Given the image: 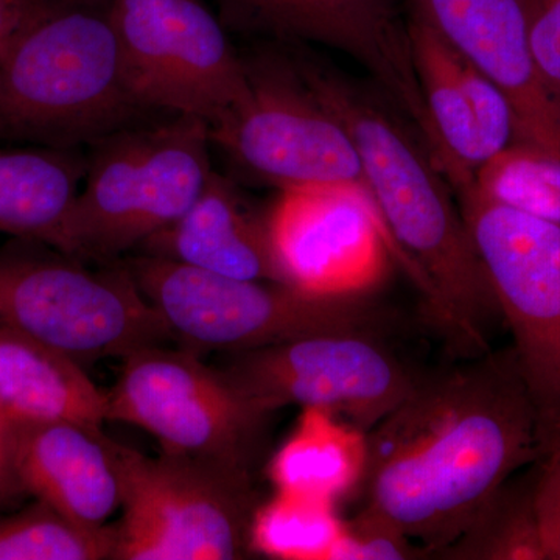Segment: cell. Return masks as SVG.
<instances>
[{
	"label": "cell",
	"mask_w": 560,
	"mask_h": 560,
	"mask_svg": "<svg viewBox=\"0 0 560 560\" xmlns=\"http://www.w3.org/2000/svg\"><path fill=\"white\" fill-rule=\"evenodd\" d=\"M342 522L337 503L278 492L254 511L249 547L282 560H330Z\"/></svg>",
	"instance_id": "obj_24"
},
{
	"label": "cell",
	"mask_w": 560,
	"mask_h": 560,
	"mask_svg": "<svg viewBox=\"0 0 560 560\" xmlns=\"http://www.w3.org/2000/svg\"><path fill=\"white\" fill-rule=\"evenodd\" d=\"M81 261L21 238L0 248V331L80 364L127 359L172 338L127 265L94 271Z\"/></svg>",
	"instance_id": "obj_6"
},
{
	"label": "cell",
	"mask_w": 560,
	"mask_h": 560,
	"mask_svg": "<svg viewBox=\"0 0 560 560\" xmlns=\"http://www.w3.org/2000/svg\"><path fill=\"white\" fill-rule=\"evenodd\" d=\"M237 27L282 43H316L364 66L420 138L436 150L397 0H219Z\"/></svg>",
	"instance_id": "obj_14"
},
{
	"label": "cell",
	"mask_w": 560,
	"mask_h": 560,
	"mask_svg": "<svg viewBox=\"0 0 560 560\" xmlns=\"http://www.w3.org/2000/svg\"><path fill=\"white\" fill-rule=\"evenodd\" d=\"M132 91L151 113L209 127L248 95L243 57L202 0H109Z\"/></svg>",
	"instance_id": "obj_11"
},
{
	"label": "cell",
	"mask_w": 560,
	"mask_h": 560,
	"mask_svg": "<svg viewBox=\"0 0 560 560\" xmlns=\"http://www.w3.org/2000/svg\"><path fill=\"white\" fill-rule=\"evenodd\" d=\"M267 219L283 278L307 293H372L397 260L370 195L353 187L282 190Z\"/></svg>",
	"instance_id": "obj_13"
},
{
	"label": "cell",
	"mask_w": 560,
	"mask_h": 560,
	"mask_svg": "<svg viewBox=\"0 0 560 560\" xmlns=\"http://www.w3.org/2000/svg\"><path fill=\"white\" fill-rule=\"evenodd\" d=\"M86 168L79 149L0 145V232L54 248Z\"/></svg>",
	"instance_id": "obj_19"
},
{
	"label": "cell",
	"mask_w": 560,
	"mask_h": 560,
	"mask_svg": "<svg viewBox=\"0 0 560 560\" xmlns=\"http://www.w3.org/2000/svg\"><path fill=\"white\" fill-rule=\"evenodd\" d=\"M13 423L18 470L28 495L84 525H106L124 504L121 445L86 423Z\"/></svg>",
	"instance_id": "obj_16"
},
{
	"label": "cell",
	"mask_w": 560,
	"mask_h": 560,
	"mask_svg": "<svg viewBox=\"0 0 560 560\" xmlns=\"http://www.w3.org/2000/svg\"><path fill=\"white\" fill-rule=\"evenodd\" d=\"M108 390L83 364L20 335L0 331V415L11 422H69L102 427Z\"/></svg>",
	"instance_id": "obj_18"
},
{
	"label": "cell",
	"mask_w": 560,
	"mask_h": 560,
	"mask_svg": "<svg viewBox=\"0 0 560 560\" xmlns=\"http://www.w3.org/2000/svg\"><path fill=\"white\" fill-rule=\"evenodd\" d=\"M124 517L116 559L231 560L249 547V474L121 445Z\"/></svg>",
	"instance_id": "obj_10"
},
{
	"label": "cell",
	"mask_w": 560,
	"mask_h": 560,
	"mask_svg": "<svg viewBox=\"0 0 560 560\" xmlns=\"http://www.w3.org/2000/svg\"><path fill=\"white\" fill-rule=\"evenodd\" d=\"M407 28L412 65L436 139L434 162L456 195L474 184L486 164L480 132L456 73L455 50L412 11Z\"/></svg>",
	"instance_id": "obj_20"
},
{
	"label": "cell",
	"mask_w": 560,
	"mask_h": 560,
	"mask_svg": "<svg viewBox=\"0 0 560 560\" xmlns=\"http://www.w3.org/2000/svg\"><path fill=\"white\" fill-rule=\"evenodd\" d=\"M184 348L238 353L331 334L383 335L396 315L372 293L324 296L289 283L224 278L162 257L125 261Z\"/></svg>",
	"instance_id": "obj_5"
},
{
	"label": "cell",
	"mask_w": 560,
	"mask_h": 560,
	"mask_svg": "<svg viewBox=\"0 0 560 560\" xmlns=\"http://www.w3.org/2000/svg\"><path fill=\"white\" fill-rule=\"evenodd\" d=\"M197 355L162 345L132 352L108 390V420L149 431L165 455L249 474L271 412Z\"/></svg>",
	"instance_id": "obj_9"
},
{
	"label": "cell",
	"mask_w": 560,
	"mask_h": 560,
	"mask_svg": "<svg viewBox=\"0 0 560 560\" xmlns=\"http://www.w3.org/2000/svg\"><path fill=\"white\" fill-rule=\"evenodd\" d=\"M210 128L194 116L135 125L92 145L84 187L54 248L109 261L171 226L197 200L210 173Z\"/></svg>",
	"instance_id": "obj_4"
},
{
	"label": "cell",
	"mask_w": 560,
	"mask_h": 560,
	"mask_svg": "<svg viewBox=\"0 0 560 560\" xmlns=\"http://www.w3.org/2000/svg\"><path fill=\"white\" fill-rule=\"evenodd\" d=\"M467 189L560 228V158L533 143H512L482 165Z\"/></svg>",
	"instance_id": "obj_25"
},
{
	"label": "cell",
	"mask_w": 560,
	"mask_h": 560,
	"mask_svg": "<svg viewBox=\"0 0 560 560\" xmlns=\"http://www.w3.org/2000/svg\"><path fill=\"white\" fill-rule=\"evenodd\" d=\"M456 201L514 337L544 442L560 425V228L471 189Z\"/></svg>",
	"instance_id": "obj_8"
},
{
	"label": "cell",
	"mask_w": 560,
	"mask_h": 560,
	"mask_svg": "<svg viewBox=\"0 0 560 560\" xmlns=\"http://www.w3.org/2000/svg\"><path fill=\"white\" fill-rule=\"evenodd\" d=\"M33 0H0V57L27 21Z\"/></svg>",
	"instance_id": "obj_31"
},
{
	"label": "cell",
	"mask_w": 560,
	"mask_h": 560,
	"mask_svg": "<svg viewBox=\"0 0 560 560\" xmlns=\"http://www.w3.org/2000/svg\"><path fill=\"white\" fill-rule=\"evenodd\" d=\"M243 62L248 95L209 127L232 164L280 191L348 186L370 195L352 136L305 77L296 49H261Z\"/></svg>",
	"instance_id": "obj_7"
},
{
	"label": "cell",
	"mask_w": 560,
	"mask_h": 560,
	"mask_svg": "<svg viewBox=\"0 0 560 560\" xmlns=\"http://www.w3.org/2000/svg\"><path fill=\"white\" fill-rule=\"evenodd\" d=\"M525 3L537 72L560 106V0H525Z\"/></svg>",
	"instance_id": "obj_29"
},
{
	"label": "cell",
	"mask_w": 560,
	"mask_h": 560,
	"mask_svg": "<svg viewBox=\"0 0 560 560\" xmlns=\"http://www.w3.org/2000/svg\"><path fill=\"white\" fill-rule=\"evenodd\" d=\"M430 551L412 540L396 523L364 506L359 515L342 522L340 539L330 560L430 559Z\"/></svg>",
	"instance_id": "obj_27"
},
{
	"label": "cell",
	"mask_w": 560,
	"mask_h": 560,
	"mask_svg": "<svg viewBox=\"0 0 560 560\" xmlns=\"http://www.w3.org/2000/svg\"><path fill=\"white\" fill-rule=\"evenodd\" d=\"M368 433L319 408H302L296 429L268 464L278 492L337 503L361 485Z\"/></svg>",
	"instance_id": "obj_21"
},
{
	"label": "cell",
	"mask_w": 560,
	"mask_h": 560,
	"mask_svg": "<svg viewBox=\"0 0 560 560\" xmlns=\"http://www.w3.org/2000/svg\"><path fill=\"white\" fill-rule=\"evenodd\" d=\"M410 5L510 97L517 114L518 142L560 158V106L534 62L525 0H410Z\"/></svg>",
	"instance_id": "obj_15"
},
{
	"label": "cell",
	"mask_w": 560,
	"mask_h": 560,
	"mask_svg": "<svg viewBox=\"0 0 560 560\" xmlns=\"http://www.w3.org/2000/svg\"><path fill=\"white\" fill-rule=\"evenodd\" d=\"M231 355L221 372L261 410L319 408L364 433L396 410L423 375L383 335H316Z\"/></svg>",
	"instance_id": "obj_12"
},
{
	"label": "cell",
	"mask_w": 560,
	"mask_h": 560,
	"mask_svg": "<svg viewBox=\"0 0 560 560\" xmlns=\"http://www.w3.org/2000/svg\"><path fill=\"white\" fill-rule=\"evenodd\" d=\"M28 495L22 485L16 460L14 423L0 415V508Z\"/></svg>",
	"instance_id": "obj_30"
},
{
	"label": "cell",
	"mask_w": 560,
	"mask_h": 560,
	"mask_svg": "<svg viewBox=\"0 0 560 560\" xmlns=\"http://www.w3.org/2000/svg\"><path fill=\"white\" fill-rule=\"evenodd\" d=\"M456 73L474 110L488 162L521 139L517 114L499 84L459 54H456Z\"/></svg>",
	"instance_id": "obj_26"
},
{
	"label": "cell",
	"mask_w": 560,
	"mask_h": 560,
	"mask_svg": "<svg viewBox=\"0 0 560 560\" xmlns=\"http://www.w3.org/2000/svg\"><path fill=\"white\" fill-rule=\"evenodd\" d=\"M534 500L547 560H560V425L541 442L534 463Z\"/></svg>",
	"instance_id": "obj_28"
},
{
	"label": "cell",
	"mask_w": 560,
	"mask_h": 560,
	"mask_svg": "<svg viewBox=\"0 0 560 560\" xmlns=\"http://www.w3.org/2000/svg\"><path fill=\"white\" fill-rule=\"evenodd\" d=\"M145 254L241 280L287 283L268 230L235 184L213 171L175 223L143 243Z\"/></svg>",
	"instance_id": "obj_17"
},
{
	"label": "cell",
	"mask_w": 560,
	"mask_h": 560,
	"mask_svg": "<svg viewBox=\"0 0 560 560\" xmlns=\"http://www.w3.org/2000/svg\"><path fill=\"white\" fill-rule=\"evenodd\" d=\"M296 54L312 86L352 136L371 200L431 319L463 357L489 352L486 330L501 316L499 302L455 191L429 147L410 121L370 92L300 49Z\"/></svg>",
	"instance_id": "obj_2"
},
{
	"label": "cell",
	"mask_w": 560,
	"mask_h": 560,
	"mask_svg": "<svg viewBox=\"0 0 560 560\" xmlns=\"http://www.w3.org/2000/svg\"><path fill=\"white\" fill-rule=\"evenodd\" d=\"M117 525H84L36 500L0 517V560L116 559Z\"/></svg>",
	"instance_id": "obj_23"
},
{
	"label": "cell",
	"mask_w": 560,
	"mask_h": 560,
	"mask_svg": "<svg viewBox=\"0 0 560 560\" xmlns=\"http://www.w3.org/2000/svg\"><path fill=\"white\" fill-rule=\"evenodd\" d=\"M540 451L539 415L514 350L464 357L423 374L368 433L364 506L436 558Z\"/></svg>",
	"instance_id": "obj_1"
},
{
	"label": "cell",
	"mask_w": 560,
	"mask_h": 560,
	"mask_svg": "<svg viewBox=\"0 0 560 560\" xmlns=\"http://www.w3.org/2000/svg\"><path fill=\"white\" fill-rule=\"evenodd\" d=\"M109 0H33L0 57V145L80 149L140 125Z\"/></svg>",
	"instance_id": "obj_3"
},
{
	"label": "cell",
	"mask_w": 560,
	"mask_h": 560,
	"mask_svg": "<svg viewBox=\"0 0 560 560\" xmlns=\"http://www.w3.org/2000/svg\"><path fill=\"white\" fill-rule=\"evenodd\" d=\"M436 559L547 560L534 500V467L525 477L504 482Z\"/></svg>",
	"instance_id": "obj_22"
}]
</instances>
